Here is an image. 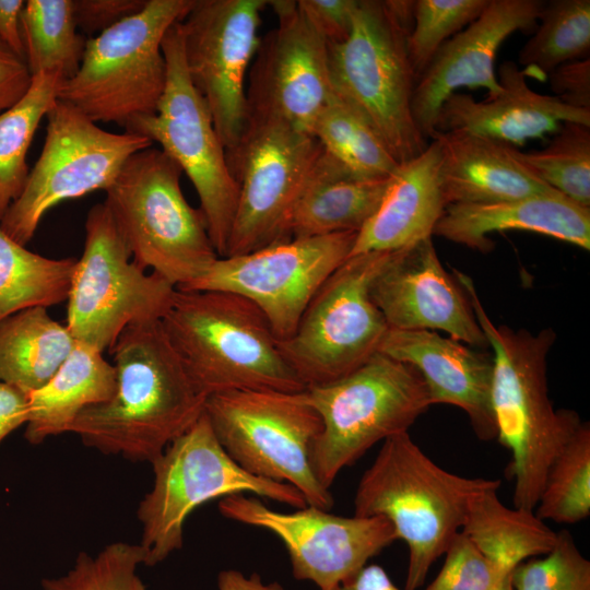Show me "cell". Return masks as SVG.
I'll return each instance as SVG.
<instances>
[{"instance_id": "cell-11", "label": "cell", "mask_w": 590, "mask_h": 590, "mask_svg": "<svg viewBox=\"0 0 590 590\" xmlns=\"http://www.w3.org/2000/svg\"><path fill=\"white\" fill-rule=\"evenodd\" d=\"M175 292L168 281L132 261L106 203L92 206L66 300V326L75 341L110 352L127 327L161 321Z\"/></svg>"}, {"instance_id": "cell-30", "label": "cell", "mask_w": 590, "mask_h": 590, "mask_svg": "<svg viewBox=\"0 0 590 590\" xmlns=\"http://www.w3.org/2000/svg\"><path fill=\"white\" fill-rule=\"evenodd\" d=\"M491 487L471 503L462 532L504 576L522 562L548 553L558 532L540 519L534 510L503 504Z\"/></svg>"}, {"instance_id": "cell-28", "label": "cell", "mask_w": 590, "mask_h": 590, "mask_svg": "<svg viewBox=\"0 0 590 590\" xmlns=\"http://www.w3.org/2000/svg\"><path fill=\"white\" fill-rule=\"evenodd\" d=\"M116 387L114 364L102 352L76 341L56 374L27 394L25 439L38 445L50 436L70 432L84 409L109 400Z\"/></svg>"}, {"instance_id": "cell-5", "label": "cell", "mask_w": 590, "mask_h": 590, "mask_svg": "<svg viewBox=\"0 0 590 590\" xmlns=\"http://www.w3.org/2000/svg\"><path fill=\"white\" fill-rule=\"evenodd\" d=\"M413 4L358 0L350 36L328 44L333 92L370 125L399 164L420 155L428 144L411 108L416 84L408 51Z\"/></svg>"}, {"instance_id": "cell-13", "label": "cell", "mask_w": 590, "mask_h": 590, "mask_svg": "<svg viewBox=\"0 0 590 590\" xmlns=\"http://www.w3.org/2000/svg\"><path fill=\"white\" fill-rule=\"evenodd\" d=\"M167 67L164 93L156 113L131 121L125 131L161 145L191 180L212 244L220 258L227 251L238 199L225 149L215 131L209 107L193 86L185 62L180 22L162 42Z\"/></svg>"}, {"instance_id": "cell-17", "label": "cell", "mask_w": 590, "mask_h": 590, "mask_svg": "<svg viewBox=\"0 0 590 590\" xmlns=\"http://www.w3.org/2000/svg\"><path fill=\"white\" fill-rule=\"evenodd\" d=\"M219 510L229 520L274 534L287 551L294 578L319 590H335L398 540L381 516H338L310 505L282 512L248 494L222 498Z\"/></svg>"}, {"instance_id": "cell-25", "label": "cell", "mask_w": 590, "mask_h": 590, "mask_svg": "<svg viewBox=\"0 0 590 590\" xmlns=\"http://www.w3.org/2000/svg\"><path fill=\"white\" fill-rule=\"evenodd\" d=\"M508 229L528 231L590 249V208L559 192L483 204H449L433 235L488 252V234Z\"/></svg>"}, {"instance_id": "cell-1", "label": "cell", "mask_w": 590, "mask_h": 590, "mask_svg": "<svg viewBox=\"0 0 590 590\" xmlns=\"http://www.w3.org/2000/svg\"><path fill=\"white\" fill-rule=\"evenodd\" d=\"M114 396L84 409L70 432L85 446L152 463L203 414L206 396L196 386L161 321L127 327L109 352Z\"/></svg>"}, {"instance_id": "cell-44", "label": "cell", "mask_w": 590, "mask_h": 590, "mask_svg": "<svg viewBox=\"0 0 590 590\" xmlns=\"http://www.w3.org/2000/svg\"><path fill=\"white\" fill-rule=\"evenodd\" d=\"M547 75L554 96L562 103L590 110V58L563 63Z\"/></svg>"}, {"instance_id": "cell-37", "label": "cell", "mask_w": 590, "mask_h": 590, "mask_svg": "<svg viewBox=\"0 0 590 590\" xmlns=\"http://www.w3.org/2000/svg\"><path fill=\"white\" fill-rule=\"evenodd\" d=\"M517 157L542 181L575 203L590 208V126L563 122L542 150Z\"/></svg>"}, {"instance_id": "cell-49", "label": "cell", "mask_w": 590, "mask_h": 590, "mask_svg": "<svg viewBox=\"0 0 590 590\" xmlns=\"http://www.w3.org/2000/svg\"><path fill=\"white\" fill-rule=\"evenodd\" d=\"M219 590H284L279 582H263L257 574L244 575L236 569H224L217 575Z\"/></svg>"}, {"instance_id": "cell-24", "label": "cell", "mask_w": 590, "mask_h": 590, "mask_svg": "<svg viewBox=\"0 0 590 590\" xmlns=\"http://www.w3.org/2000/svg\"><path fill=\"white\" fill-rule=\"evenodd\" d=\"M446 206L483 204L556 193L516 155V148L483 135L436 132ZM432 139V140H433Z\"/></svg>"}, {"instance_id": "cell-43", "label": "cell", "mask_w": 590, "mask_h": 590, "mask_svg": "<svg viewBox=\"0 0 590 590\" xmlns=\"http://www.w3.org/2000/svg\"><path fill=\"white\" fill-rule=\"evenodd\" d=\"M297 1L329 45L343 43L350 36L358 0Z\"/></svg>"}, {"instance_id": "cell-3", "label": "cell", "mask_w": 590, "mask_h": 590, "mask_svg": "<svg viewBox=\"0 0 590 590\" xmlns=\"http://www.w3.org/2000/svg\"><path fill=\"white\" fill-rule=\"evenodd\" d=\"M500 481L467 477L433 461L409 432L385 441L359 479L354 515L381 516L408 546L404 590H417L467 520L473 499Z\"/></svg>"}, {"instance_id": "cell-21", "label": "cell", "mask_w": 590, "mask_h": 590, "mask_svg": "<svg viewBox=\"0 0 590 590\" xmlns=\"http://www.w3.org/2000/svg\"><path fill=\"white\" fill-rule=\"evenodd\" d=\"M370 296L389 329L441 330L471 347L488 346L465 293L444 269L432 237L397 250L374 280Z\"/></svg>"}, {"instance_id": "cell-9", "label": "cell", "mask_w": 590, "mask_h": 590, "mask_svg": "<svg viewBox=\"0 0 590 590\" xmlns=\"http://www.w3.org/2000/svg\"><path fill=\"white\" fill-rule=\"evenodd\" d=\"M151 464L153 486L137 510L142 526L139 544L146 566L157 565L182 547L187 518L212 499L248 494L296 509L307 505L292 485L255 476L240 468L220 445L205 412Z\"/></svg>"}, {"instance_id": "cell-45", "label": "cell", "mask_w": 590, "mask_h": 590, "mask_svg": "<svg viewBox=\"0 0 590 590\" xmlns=\"http://www.w3.org/2000/svg\"><path fill=\"white\" fill-rule=\"evenodd\" d=\"M32 78L25 59L0 38V113L26 94Z\"/></svg>"}, {"instance_id": "cell-6", "label": "cell", "mask_w": 590, "mask_h": 590, "mask_svg": "<svg viewBox=\"0 0 590 590\" xmlns=\"http://www.w3.org/2000/svg\"><path fill=\"white\" fill-rule=\"evenodd\" d=\"M181 173L161 149H143L127 160L104 201L132 261L176 288L201 276L220 258L201 210L182 193Z\"/></svg>"}, {"instance_id": "cell-39", "label": "cell", "mask_w": 590, "mask_h": 590, "mask_svg": "<svg viewBox=\"0 0 590 590\" xmlns=\"http://www.w3.org/2000/svg\"><path fill=\"white\" fill-rule=\"evenodd\" d=\"M488 0H415L408 51L415 79L425 71L439 48L472 23Z\"/></svg>"}, {"instance_id": "cell-19", "label": "cell", "mask_w": 590, "mask_h": 590, "mask_svg": "<svg viewBox=\"0 0 590 590\" xmlns=\"http://www.w3.org/2000/svg\"><path fill=\"white\" fill-rule=\"evenodd\" d=\"M278 25L260 38L246 87L249 117L274 119L311 134L333 93L328 43L298 1L269 0Z\"/></svg>"}, {"instance_id": "cell-20", "label": "cell", "mask_w": 590, "mask_h": 590, "mask_svg": "<svg viewBox=\"0 0 590 590\" xmlns=\"http://www.w3.org/2000/svg\"><path fill=\"white\" fill-rule=\"evenodd\" d=\"M544 1L488 0L482 13L449 38L417 79L412 97V115L428 141L444 102L460 87H484L487 97L502 92L494 69L502 44L518 31L536 27Z\"/></svg>"}, {"instance_id": "cell-48", "label": "cell", "mask_w": 590, "mask_h": 590, "mask_svg": "<svg viewBox=\"0 0 590 590\" xmlns=\"http://www.w3.org/2000/svg\"><path fill=\"white\" fill-rule=\"evenodd\" d=\"M335 590H401L387 571L377 564L364 566L357 574L341 583Z\"/></svg>"}, {"instance_id": "cell-32", "label": "cell", "mask_w": 590, "mask_h": 590, "mask_svg": "<svg viewBox=\"0 0 590 590\" xmlns=\"http://www.w3.org/2000/svg\"><path fill=\"white\" fill-rule=\"evenodd\" d=\"M63 81L58 71L33 75L26 94L0 113V221L25 187L27 151L42 119L58 99Z\"/></svg>"}, {"instance_id": "cell-14", "label": "cell", "mask_w": 590, "mask_h": 590, "mask_svg": "<svg viewBox=\"0 0 590 590\" xmlns=\"http://www.w3.org/2000/svg\"><path fill=\"white\" fill-rule=\"evenodd\" d=\"M46 118L42 153L22 193L0 221L1 229L23 246L50 209L95 190L105 191L132 154L153 144L137 133L106 131L60 99Z\"/></svg>"}, {"instance_id": "cell-26", "label": "cell", "mask_w": 590, "mask_h": 590, "mask_svg": "<svg viewBox=\"0 0 590 590\" xmlns=\"http://www.w3.org/2000/svg\"><path fill=\"white\" fill-rule=\"evenodd\" d=\"M439 167L440 149L435 139L420 155L399 164L378 209L357 233L350 257L396 251L432 237L446 208Z\"/></svg>"}, {"instance_id": "cell-15", "label": "cell", "mask_w": 590, "mask_h": 590, "mask_svg": "<svg viewBox=\"0 0 590 590\" xmlns=\"http://www.w3.org/2000/svg\"><path fill=\"white\" fill-rule=\"evenodd\" d=\"M321 151L309 133L280 120L249 117L239 140L225 150L238 187L225 257L291 239V215Z\"/></svg>"}, {"instance_id": "cell-40", "label": "cell", "mask_w": 590, "mask_h": 590, "mask_svg": "<svg viewBox=\"0 0 590 590\" xmlns=\"http://www.w3.org/2000/svg\"><path fill=\"white\" fill-rule=\"evenodd\" d=\"M509 586L510 590H590V562L568 531H560L548 553L515 567Z\"/></svg>"}, {"instance_id": "cell-47", "label": "cell", "mask_w": 590, "mask_h": 590, "mask_svg": "<svg viewBox=\"0 0 590 590\" xmlns=\"http://www.w3.org/2000/svg\"><path fill=\"white\" fill-rule=\"evenodd\" d=\"M24 4L23 0H0V38L23 58L20 17Z\"/></svg>"}, {"instance_id": "cell-29", "label": "cell", "mask_w": 590, "mask_h": 590, "mask_svg": "<svg viewBox=\"0 0 590 590\" xmlns=\"http://www.w3.org/2000/svg\"><path fill=\"white\" fill-rule=\"evenodd\" d=\"M76 341L46 307H30L0 320V382L28 394L59 369Z\"/></svg>"}, {"instance_id": "cell-31", "label": "cell", "mask_w": 590, "mask_h": 590, "mask_svg": "<svg viewBox=\"0 0 590 590\" xmlns=\"http://www.w3.org/2000/svg\"><path fill=\"white\" fill-rule=\"evenodd\" d=\"M76 258H48L13 240L0 227V320L30 307L67 300Z\"/></svg>"}, {"instance_id": "cell-16", "label": "cell", "mask_w": 590, "mask_h": 590, "mask_svg": "<svg viewBox=\"0 0 590 590\" xmlns=\"http://www.w3.org/2000/svg\"><path fill=\"white\" fill-rule=\"evenodd\" d=\"M356 237L357 232H341L291 238L217 258L201 276L177 290L238 294L263 312L278 341H284L321 285L350 257Z\"/></svg>"}, {"instance_id": "cell-36", "label": "cell", "mask_w": 590, "mask_h": 590, "mask_svg": "<svg viewBox=\"0 0 590 590\" xmlns=\"http://www.w3.org/2000/svg\"><path fill=\"white\" fill-rule=\"evenodd\" d=\"M535 515L575 524L590 515V426L582 422L552 462L535 506Z\"/></svg>"}, {"instance_id": "cell-22", "label": "cell", "mask_w": 590, "mask_h": 590, "mask_svg": "<svg viewBox=\"0 0 590 590\" xmlns=\"http://www.w3.org/2000/svg\"><path fill=\"white\" fill-rule=\"evenodd\" d=\"M379 352L414 367L432 404L460 408L482 440L496 438L491 401L493 355L429 330L389 329Z\"/></svg>"}, {"instance_id": "cell-50", "label": "cell", "mask_w": 590, "mask_h": 590, "mask_svg": "<svg viewBox=\"0 0 590 590\" xmlns=\"http://www.w3.org/2000/svg\"><path fill=\"white\" fill-rule=\"evenodd\" d=\"M493 590H510L509 577L499 581Z\"/></svg>"}, {"instance_id": "cell-8", "label": "cell", "mask_w": 590, "mask_h": 590, "mask_svg": "<svg viewBox=\"0 0 590 590\" xmlns=\"http://www.w3.org/2000/svg\"><path fill=\"white\" fill-rule=\"evenodd\" d=\"M193 1L148 0L140 12L86 39L80 68L61 83L58 99L96 123L123 129L155 114L167 79L164 35Z\"/></svg>"}, {"instance_id": "cell-46", "label": "cell", "mask_w": 590, "mask_h": 590, "mask_svg": "<svg viewBox=\"0 0 590 590\" xmlns=\"http://www.w3.org/2000/svg\"><path fill=\"white\" fill-rule=\"evenodd\" d=\"M28 417L27 394L20 389L0 382V442Z\"/></svg>"}, {"instance_id": "cell-41", "label": "cell", "mask_w": 590, "mask_h": 590, "mask_svg": "<svg viewBox=\"0 0 590 590\" xmlns=\"http://www.w3.org/2000/svg\"><path fill=\"white\" fill-rule=\"evenodd\" d=\"M444 555L441 569L426 590H493L509 577L502 575L462 531Z\"/></svg>"}, {"instance_id": "cell-35", "label": "cell", "mask_w": 590, "mask_h": 590, "mask_svg": "<svg viewBox=\"0 0 590 590\" xmlns=\"http://www.w3.org/2000/svg\"><path fill=\"white\" fill-rule=\"evenodd\" d=\"M538 21L540 25L518 56L531 76H545L563 63L589 58V0L544 1Z\"/></svg>"}, {"instance_id": "cell-4", "label": "cell", "mask_w": 590, "mask_h": 590, "mask_svg": "<svg viewBox=\"0 0 590 590\" xmlns=\"http://www.w3.org/2000/svg\"><path fill=\"white\" fill-rule=\"evenodd\" d=\"M161 324L206 398L235 390L306 389L283 356L263 312L238 294L176 288Z\"/></svg>"}, {"instance_id": "cell-38", "label": "cell", "mask_w": 590, "mask_h": 590, "mask_svg": "<svg viewBox=\"0 0 590 590\" xmlns=\"http://www.w3.org/2000/svg\"><path fill=\"white\" fill-rule=\"evenodd\" d=\"M144 558L140 544L114 542L95 556L81 552L66 575L43 579L42 587L44 590H146L137 573Z\"/></svg>"}, {"instance_id": "cell-33", "label": "cell", "mask_w": 590, "mask_h": 590, "mask_svg": "<svg viewBox=\"0 0 590 590\" xmlns=\"http://www.w3.org/2000/svg\"><path fill=\"white\" fill-rule=\"evenodd\" d=\"M20 31L32 76L58 71L68 80L76 73L86 39L75 25L72 0L25 1Z\"/></svg>"}, {"instance_id": "cell-2", "label": "cell", "mask_w": 590, "mask_h": 590, "mask_svg": "<svg viewBox=\"0 0 590 590\" xmlns=\"http://www.w3.org/2000/svg\"><path fill=\"white\" fill-rule=\"evenodd\" d=\"M453 276L493 350L491 401L496 439L511 456L506 474L514 482V506L534 510L552 462L582 423L573 410H555L548 397L546 357L556 333L496 326L472 279L458 270Z\"/></svg>"}, {"instance_id": "cell-7", "label": "cell", "mask_w": 590, "mask_h": 590, "mask_svg": "<svg viewBox=\"0 0 590 590\" xmlns=\"http://www.w3.org/2000/svg\"><path fill=\"white\" fill-rule=\"evenodd\" d=\"M305 396L321 418L310 464L327 489L344 468L377 442L409 432L432 405L420 373L380 352L335 381L307 387Z\"/></svg>"}, {"instance_id": "cell-18", "label": "cell", "mask_w": 590, "mask_h": 590, "mask_svg": "<svg viewBox=\"0 0 590 590\" xmlns=\"http://www.w3.org/2000/svg\"><path fill=\"white\" fill-rule=\"evenodd\" d=\"M266 5L268 0H194L180 21L189 78L225 150L239 140L249 119L246 74Z\"/></svg>"}, {"instance_id": "cell-12", "label": "cell", "mask_w": 590, "mask_h": 590, "mask_svg": "<svg viewBox=\"0 0 590 590\" xmlns=\"http://www.w3.org/2000/svg\"><path fill=\"white\" fill-rule=\"evenodd\" d=\"M396 251L347 258L312 297L294 333L278 341L306 388L335 381L379 352L389 327L370 288Z\"/></svg>"}, {"instance_id": "cell-42", "label": "cell", "mask_w": 590, "mask_h": 590, "mask_svg": "<svg viewBox=\"0 0 590 590\" xmlns=\"http://www.w3.org/2000/svg\"><path fill=\"white\" fill-rule=\"evenodd\" d=\"M148 0H72L75 25L81 34L98 35L140 12Z\"/></svg>"}, {"instance_id": "cell-10", "label": "cell", "mask_w": 590, "mask_h": 590, "mask_svg": "<svg viewBox=\"0 0 590 590\" xmlns=\"http://www.w3.org/2000/svg\"><path fill=\"white\" fill-rule=\"evenodd\" d=\"M204 412L220 445L246 472L292 485L307 505L332 508V494L310 464L322 424L305 390L220 392L206 398Z\"/></svg>"}, {"instance_id": "cell-27", "label": "cell", "mask_w": 590, "mask_h": 590, "mask_svg": "<svg viewBox=\"0 0 590 590\" xmlns=\"http://www.w3.org/2000/svg\"><path fill=\"white\" fill-rule=\"evenodd\" d=\"M389 178H357L322 149L291 215L290 237L358 233L378 209Z\"/></svg>"}, {"instance_id": "cell-23", "label": "cell", "mask_w": 590, "mask_h": 590, "mask_svg": "<svg viewBox=\"0 0 590 590\" xmlns=\"http://www.w3.org/2000/svg\"><path fill=\"white\" fill-rule=\"evenodd\" d=\"M497 74L502 92L494 97L476 101L463 93L450 95L439 109L436 132H467L515 146L556 132L563 122L590 126V110L531 90L527 83L530 73L515 62H503Z\"/></svg>"}, {"instance_id": "cell-34", "label": "cell", "mask_w": 590, "mask_h": 590, "mask_svg": "<svg viewBox=\"0 0 590 590\" xmlns=\"http://www.w3.org/2000/svg\"><path fill=\"white\" fill-rule=\"evenodd\" d=\"M311 135L357 178H388L399 166L370 125L334 92L315 119Z\"/></svg>"}]
</instances>
